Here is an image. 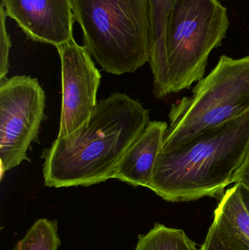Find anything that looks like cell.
I'll list each match as a JSON object with an SVG mask.
<instances>
[{"instance_id":"5","label":"cell","mask_w":249,"mask_h":250,"mask_svg":"<svg viewBox=\"0 0 249 250\" xmlns=\"http://www.w3.org/2000/svg\"><path fill=\"white\" fill-rule=\"evenodd\" d=\"M249 112V56L223 55L190 96L172 104L162 149L172 148L203 131Z\"/></svg>"},{"instance_id":"15","label":"cell","mask_w":249,"mask_h":250,"mask_svg":"<svg viewBox=\"0 0 249 250\" xmlns=\"http://www.w3.org/2000/svg\"><path fill=\"white\" fill-rule=\"evenodd\" d=\"M200 250H242L235 246L212 223Z\"/></svg>"},{"instance_id":"9","label":"cell","mask_w":249,"mask_h":250,"mask_svg":"<svg viewBox=\"0 0 249 250\" xmlns=\"http://www.w3.org/2000/svg\"><path fill=\"white\" fill-rule=\"evenodd\" d=\"M168 128L165 122H149L124 153L114 179L132 186L149 188Z\"/></svg>"},{"instance_id":"1","label":"cell","mask_w":249,"mask_h":250,"mask_svg":"<svg viewBox=\"0 0 249 250\" xmlns=\"http://www.w3.org/2000/svg\"><path fill=\"white\" fill-rule=\"evenodd\" d=\"M149 122V110L126 94L101 100L80 127L44 150L45 186L89 187L114 179L124 153Z\"/></svg>"},{"instance_id":"11","label":"cell","mask_w":249,"mask_h":250,"mask_svg":"<svg viewBox=\"0 0 249 250\" xmlns=\"http://www.w3.org/2000/svg\"><path fill=\"white\" fill-rule=\"evenodd\" d=\"M174 0H148L151 23L149 64L152 73L156 71L163 60L165 38L170 15Z\"/></svg>"},{"instance_id":"6","label":"cell","mask_w":249,"mask_h":250,"mask_svg":"<svg viewBox=\"0 0 249 250\" xmlns=\"http://www.w3.org/2000/svg\"><path fill=\"white\" fill-rule=\"evenodd\" d=\"M45 96L38 79L16 76L0 80V161L5 172L30 161L26 151L45 118Z\"/></svg>"},{"instance_id":"14","label":"cell","mask_w":249,"mask_h":250,"mask_svg":"<svg viewBox=\"0 0 249 250\" xmlns=\"http://www.w3.org/2000/svg\"><path fill=\"white\" fill-rule=\"evenodd\" d=\"M6 18L4 7L0 6V80L7 76L9 70V52L11 48L10 35L6 29Z\"/></svg>"},{"instance_id":"16","label":"cell","mask_w":249,"mask_h":250,"mask_svg":"<svg viewBox=\"0 0 249 250\" xmlns=\"http://www.w3.org/2000/svg\"><path fill=\"white\" fill-rule=\"evenodd\" d=\"M243 185L249 190V153L242 167L235 176V183Z\"/></svg>"},{"instance_id":"7","label":"cell","mask_w":249,"mask_h":250,"mask_svg":"<svg viewBox=\"0 0 249 250\" xmlns=\"http://www.w3.org/2000/svg\"><path fill=\"white\" fill-rule=\"evenodd\" d=\"M61 63V120L58 137L80 127L96 105L101 73L86 47L72 40L57 47Z\"/></svg>"},{"instance_id":"13","label":"cell","mask_w":249,"mask_h":250,"mask_svg":"<svg viewBox=\"0 0 249 250\" xmlns=\"http://www.w3.org/2000/svg\"><path fill=\"white\" fill-rule=\"evenodd\" d=\"M61 240L57 220L39 219L13 250H58Z\"/></svg>"},{"instance_id":"17","label":"cell","mask_w":249,"mask_h":250,"mask_svg":"<svg viewBox=\"0 0 249 250\" xmlns=\"http://www.w3.org/2000/svg\"><path fill=\"white\" fill-rule=\"evenodd\" d=\"M236 185L238 186V192L241 195L244 207L249 214V190L243 185H239V184H236Z\"/></svg>"},{"instance_id":"4","label":"cell","mask_w":249,"mask_h":250,"mask_svg":"<svg viewBox=\"0 0 249 250\" xmlns=\"http://www.w3.org/2000/svg\"><path fill=\"white\" fill-rule=\"evenodd\" d=\"M84 46L114 75L134 73L149 62L151 23L148 0H72Z\"/></svg>"},{"instance_id":"12","label":"cell","mask_w":249,"mask_h":250,"mask_svg":"<svg viewBox=\"0 0 249 250\" xmlns=\"http://www.w3.org/2000/svg\"><path fill=\"white\" fill-rule=\"evenodd\" d=\"M134 250H198L182 229L156 223L146 234L139 235Z\"/></svg>"},{"instance_id":"2","label":"cell","mask_w":249,"mask_h":250,"mask_svg":"<svg viewBox=\"0 0 249 250\" xmlns=\"http://www.w3.org/2000/svg\"><path fill=\"white\" fill-rule=\"evenodd\" d=\"M249 153V112L161 150L149 188L168 202L221 198Z\"/></svg>"},{"instance_id":"10","label":"cell","mask_w":249,"mask_h":250,"mask_svg":"<svg viewBox=\"0 0 249 250\" xmlns=\"http://www.w3.org/2000/svg\"><path fill=\"white\" fill-rule=\"evenodd\" d=\"M213 223L235 246L249 250V214L236 184L227 189L221 198Z\"/></svg>"},{"instance_id":"8","label":"cell","mask_w":249,"mask_h":250,"mask_svg":"<svg viewBox=\"0 0 249 250\" xmlns=\"http://www.w3.org/2000/svg\"><path fill=\"white\" fill-rule=\"evenodd\" d=\"M1 4L33 41L58 47L73 40L72 0H1Z\"/></svg>"},{"instance_id":"3","label":"cell","mask_w":249,"mask_h":250,"mask_svg":"<svg viewBox=\"0 0 249 250\" xmlns=\"http://www.w3.org/2000/svg\"><path fill=\"white\" fill-rule=\"evenodd\" d=\"M227 9L218 0H174L163 60L153 78V94L163 98L203 79L209 55L229 27Z\"/></svg>"}]
</instances>
